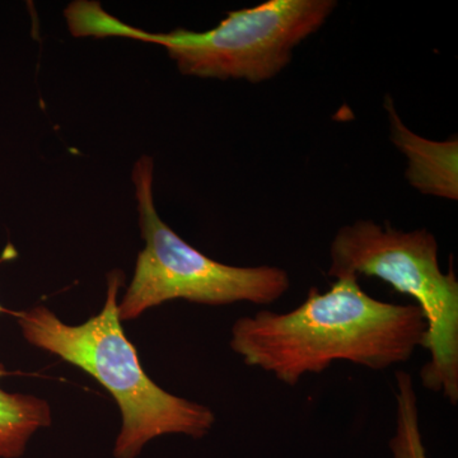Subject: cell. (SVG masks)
<instances>
[{"label": "cell", "mask_w": 458, "mask_h": 458, "mask_svg": "<svg viewBox=\"0 0 458 458\" xmlns=\"http://www.w3.org/2000/svg\"><path fill=\"white\" fill-rule=\"evenodd\" d=\"M328 276L381 279L394 292L414 298L427 321L430 360L420 369L421 384L458 403V279L443 273L438 242L426 228L400 231L360 219L340 228L331 241Z\"/></svg>", "instance_id": "4"}, {"label": "cell", "mask_w": 458, "mask_h": 458, "mask_svg": "<svg viewBox=\"0 0 458 458\" xmlns=\"http://www.w3.org/2000/svg\"><path fill=\"white\" fill-rule=\"evenodd\" d=\"M394 382L396 429L388 442L390 458H429L421 434L418 394L412 377L405 370H399Z\"/></svg>", "instance_id": "8"}, {"label": "cell", "mask_w": 458, "mask_h": 458, "mask_svg": "<svg viewBox=\"0 0 458 458\" xmlns=\"http://www.w3.org/2000/svg\"><path fill=\"white\" fill-rule=\"evenodd\" d=\"M7 312V310L4 309V307L0 306V313Z\"/></svg>", "instance_id": "9"}, {"label": "cell", "mask_w": 458, "mask_h": 458, "mask_svg": "<svg viewBox=\"0 0 458 458\" xmlns=\"http://www.w3.org/2000/svg\"><path fill=\"white\" fill-rule=\"evenodd\" d=\"M385 107L390 122L391 141L408 158L405 174L410 185L421 194L457 200V138L445 141L421 138L400 119L390 96L385 99Z\"/></svg>", "instance_id": "6"}, {"label": "cell", "mask_w": 458, "mask_h": 458, "mask_svg": "<svg viewBox=\"0 0 458 458\" xmlns=\"http://www.w3.org/2000/svg\"><path fill=\"white\" fill-rule=\"evenodd\" d=\"M153 159L141 157L132 172L146 247L138 255L134 276L119 303L123 321L174 300L208 306L238 302L267 306L291 288V276L278 267H232L189 245L161 218L153 199Z\"/></svg>", "instance_id": "5"}, {"label": "cell", "mask_w": 458, "mask_h": 458, "mask_svg": "<svg viewBox=\"0 0 458 458\" xmlns=\"http://www.w3.org/2000/svg\"><path fill=\"white\" fill-rule=\"evenodd\" d=\"M7 375L0 363V378ZM50 424L51 409L47 401L0 388V458L22 456L33 434Z\"/></svg>", "instance_id": "7"}, {"label": "cell", "mask_w": 458, "mask_h": 458, "mask_svg": "<svg viewBox=\"0 0 458 458\" xmlns=\"http://www.w3.org/2000/svg\"><path fill=\"white\" fill-rule=\"evenodd\" d=\"M336 5L335 0H267L229 12L218 26L204 32L144 31L89 0L72 3L64 14L75 38L150 42L164 47L182 74L261 83L286 68L295 47L325 25Z\"/></svg>", "instance_id": "3"}, {"label": "cell", "mask_w": 458, "mask_h": 458, "mask_svg": "<svg viewBox=\"0 0 458 458\" xmlns=\"http://www.w3.org/2000/svg\"><path fill=\"white\" fill-rule=\"evenodd\" d=\"M123 274L108 276L106 300L98 315L71 327L47 307L16 313L23 337L92 376L119 405L123 427L114 442L116 458H135L150 439L165 434L203 438L216 423L208 406L162 390L141 367L119 316Z\"/></svg>", "instance_id": "2"}, {"label": "cell", "mask_w": 458, "mask_h": 458, "mask_svg": "<svg viewBox=\"0 0 458 458\" xmlns=\"http://www.w3.org/2000/svg\"><path fill=\"white\" fill-rule=\"evenodd\" d=\"M427 321L417 304H396L366 293L357 276L313 286L297 309L262 310L238 318L229 346L243 363L286 386L319 375L335 361L372 370L406 363L426 346Z\"/></svg>", "instance_id": "1"}]
</instances>
